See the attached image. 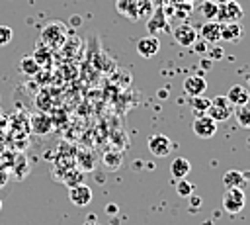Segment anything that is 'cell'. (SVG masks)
Listing matches in <instances>:
<instances>
[{"label":"cell","instance_id":"obj_1","mask_svg":"<svg viewBox=\"0 0 250 225\" xmlns=\"http://www.w3.org/2000/svg\"><path fill=\"white\" fill-rule=\"evenodd\" d=\"M39 41L43 45H47L51 51L61 47L66 41V25L62 22H49L43 29H41V37Z\"/></svg>","mask_w":250,"mask_h":225},{"label":"cell","instance_id":"obj_2","mask_svg":"<svg viewBox=\"0 0 250 225\" xmlns=\"http://www.w3.org/2000/svg\"><path fill=\"white\" fill-rule=\"evenodd\" d=\"M234 113V106L227 100V96H215L211 102H209V110H207V115L211 119H215L217 123L219 121H227L229 117H232Z\"/></svg>","mask_w":250,"mask_h":225},{"label":"cell","instance_id":"obj_3","mask_svg":"<svg viewBox=\"0 0 250 225\" xmlns=\"http://www.w3.org/2000/svg\"><path fill=\"white\" fill-rule=\"evenodd\" d=\"M246 205V196L242 192V188H227L223 194V207L227 213L234 215L240 213Z\"/></svg>","mask_w":250,"mask_h":225},{"label":"cell","instance_id":"obj_4","mask_svg":"<svg viewBox=\"0 0 250 225\" xmlns=\"http://www.w3.org/2000/svg\"><path fill=\"white\" fill-rule=\"evenodd\" d=\"M244 16L242 6L236 0L219 4V12H217V22L219 23H230V22H240Z\"/></svg>","mask_w":250,"mask_h":225},{"label":"cell","instance_id":"obj_5","mask_svg":"<svg viewBox=\"0 0 250 225\" xmlns=\"http://www.w3.org/2000/svg\"><path fill=\"white\" fill-rule=\"evenodd\" d=\"M191 129H193V133H195L197 137H201V139H211V137L217 133V121L211 119L207 113L195 115V119H193V123H191Z\"/></svg>","mask_w":250,"mask_h":225},{"label":"cell","instance_id":"obj_6","mask_svg":"<svg viewBox=\"0 0 250 225\" xmlns=\"http://www.w3.org/2000/svg\"><path fill=\"white\" fill-rule=\"evenodd\" d=\"M182 88H184V94L193 98V96H203L205 90H207V80L201 76V74H189L184 78L182 82Z\"/></svg>","mask_w":250,"mask_h":225},{"label":"cell","instance_id":"obj_7","mask_svg":"<svg viewBox=\"0 0 250 225\" xmlns=\"http://www.w3.org/2000/svg\"><path fill=\"white\" fill-rule=\"evenodd\" d=\"M172 35H174L176 43H180L182 47H191L197 41V37H199L197 29L193 25H189V23H180L178 27H174Z\"/></svg>","mask_w":250,"mask_h":225},{"label":"cell","instance_id":"obj_8","mask_svg":"<svg viewBox=\"0 0 250 225\" xmlns=\"http://www.w3.org/2000/svg\"><path fill=\"white\" fill-rule=\"evenodd\" d=\"M68 198H70V202L74 205L84 207V205H88L92 202V190L86 184H76V186L68 188Z\"/></svg>","mask_w":250,"mask_h":225},{"label":"cell","instance_id":"obj_9","mask_svg":"<svg viewBox=\"0 0 250 225\" xmlns=\"http://www.w3.org/2000/svg\"><path fill=\"white\" fill-rule=\"evenodd\" d=\"M158 51H160V41L156 35H146V37H141L137 41V53L145 59L154 57Z\"/></svg>","mask_w":250,"mask_h":225},{"label":"cell","instance_id":"obj_10","mask_svg":"<svg viewBox=\"0 0 250 225\" xmlns=\"http://www.w3.org/2000/svg\"><path fill=\"white\" fill-rule=\"evenodd\" d=\"M148 151L154 157H166L170 153V139L166 135H162V133L150 135L148 137Z\"/></svg>","mask_w":250,"mask_h":225},{"label":"cell","instance_id":"obj_11","mask_svg":"<svg viewBox=\"0 0 250 225\" xmlns=\"http://www.w3.org/2000/svg\"><path fill=\"white\" fill-rule=\"evenodd\" d=\"M244 35V27L240 22H230V23H221V39L229 43H238Z\"/></svg>","mask_w":250,"mask_h":225},{"label":"cell","instance_id":"obj_12","mask_svg":"<svg viewBox=\"0 0 250 225\" xmlns=\"http://www.w3.org/2000/svg\"><path fill=\"white\" fill-rule=\"evenodd\" d=\"M146 29H148V35H154L160 29L168 31V20H166L164 8H154V12L150 14V18L146 22Z\"/></svg>","mask_w":250,"mask_h":225},{"label":"cell","instance_id":"obj_13","mask_svg":"<svg viewBox=\"0 0 250 225\" xmlns=\"http://www.w3.org/2000/svg\"><path fill=\"white\" fill-rule=\"evenodd\" d=\"M197 35H201V39H203L205 43H219V41H221V23H219L217 20L205 22V23L201 25V29H199Z\"/></svg>","mask_w":250,"mask_h":225},{"label":"cell","instance_id":"obj_14","mask_svg":"<svg viewBox=\"0 0 250 225\" xmlns=\"http://www.w3.org/2000/svg\"><path fill=\"white\" fill-rule=\"evenodd\" d=\"M29 127H31V131L37 133V135H47V133L53 129V123H51V117H49V115H45V113H35V115H31V119H29Z\"/></svg>","mask_w":250,"mask_h":225},{"label":"cell","instance_id":"obj_15","mask_svg":"<svg viewBox=\"0 0 250 225\" xmlns=\"http://www.w3.org/2000/svg\"><path fill=\"white\" fill-rule=\"evenodd\" d=\"M227 100L236 108V106L246 104V102L250 100V94H248V90H246L244 86L234 84V86H230V88H229V92H227Z\"/></svg>","mask_w":250,"mask_h":225},{"label":"cell","instance_id":"obj_16","mask_svg":"<svg viewBox=\"0 0 250 225\" xmlns=\"http://www.w3.org/2000/svg\"><path fill=\"white\" fill-rule=\"evenodd\" d=\"M189 170H191V162H189L188 158H184V157H176V158L172 160V164H170V174H172L176 180L186 178V176L189 174Z\"/></svg>","mask_w":250,"mask_h":225},{"label":"cell","instance_id":"obj_17","mask_svg":"<svg viewBox=\"0 0 250 225\" xmlns=\"http://www.w3.org/2000/svg\"><path fill=\"white\" fill-rule=\"evenodd\" d=\"M115 8L121 16L129 18V20H139V8H137V0H115Z\"/></svg>","mask_w":250,"mask_h":225},{"label":"cell","instance_id":"obj_18","mask_svg":"<svg viewBox=\"0 0 250 225\" xmlns=\"http://www.w3.org/2000/svg\"><path fill=\"white\" fill-rule=\"evenodd\" d=\"M223 184H225V188H242L246 184V178H244V174L240 170L230 168V170H227L223 174Z\"/></svg>","mask_w":250,"mask_h":225},{"label":"cell","instance_id":"obj_19","mask_svg":"<svg viewBox=\"0 0 250 225\" xmlns=\"http://www.w3.org/2000/svg\"><path fill=\"white\" fill-rule=\"evenodd\" d=\"M217 12H219V4L213 2V0H203V2L199 4V14L203 16L205 22L217 20Z\"/></svg>","mask_w":250,"mask_h":225},{"label":"cell","instance_id":"obj_20","mask_svg":"<svg viewBox=\"0 0 250 225\" xmlns=\"http://www.w3.org/2000/svg\"><path fill=\"white\" fill-rule=\"evenodd\" d=\"M209 102H211V100H207L205 96H193V98L189 100V106H191L193 115H203V113H207Z\"/></svg>","mask_w":250,"mask_h":225},{"label":"cell","instance_id":"obj_21","mask_svg":"<svg viewBox=\"0 0 250 225\" xmlns=\"http://www.w3.org/2000/svg\"><path fill=\"white\" fill-rule=\"evenodd\" d=\"M236 121L240 127L250 129V100L242 106H236Z\"/></svg>","mask_w":250,"mask_h":225},{"label":"cell","instance_id":"obj_22","mask_svg":"<svg viewBox=\"0 0 250 225\" xmlns=\"http://www.w3.org/2000/svg\"><path fill=\"white\" fill-rule=\"evenodd\" d=\"M31 57H33V59L37 61V65H39V67H41V65H47V63H49V59H51V49H49L47 45H43V43L39 41Z\"/></svg>","mask_w":250,"mask_h":225},{"label":"cell","instance_id":"obj_23","mask_svg":"<svg viewBox=\"0 0 250 225\" xmlns=\"http://www.w3.org/2000/svg\"><path fill=\"white\" fill-rule=\"evenodd\" d=\"M20 68H21V72H23V74L33 76V74H37V72H39V68H41V67L37 65V61H35L31 55H27V57H23V59H21Z\"/></svg>","mask_w":250,"mask_h":225},{"label":"cell","instance_id":"obj_24","mask_svg":"<svg viewBox=\"0 0 250 225\" xmlns=\"http://www.w3.org/2000/svg\"><path fill=\"white\" fill-rule=\"evenodd\" d=\"M76 160H78V166H80V170H94V166H96V157H94V153H78V157H76Z\"/></svg>","mask_w":250,"mask_h":225},{"label":"cell","instance_id":"obj_25","mask_svg":"<svg viewBox=\"0 0 250 225\" xmlns=\"http://www.w3.org/2000/svg\"><path fill=\"white\" fill-rule=\"evenodd\" d=\"M104 162H105V166L109 168V170H117L119 168V164H121V153H117V151H113V153H105L104 155Z\"/></svg>","mask_w":250,"mask_h":225},{"label":"cell","instance_id":"obj_26","mask_svg":"<svg viewBox=\"0 0 250 225\" xmlns=\"http://www.w3.org/2000/svg\"><path fill=\"white\" fill-rule=\"evenodd\" d=\"M64 182L66 186H76V184H82V170H76V168H68V172L64 174Z\"/></svg>","mask_w":250,"mask_h":225},{"label":"cell","instance_id":"obj_27","mask_svg":"<svg viewBox=\"0 0 250 225\" xmlns=\"http://www.w3.org/2000/svg\"><path fill=\"white\" fill-rule=\"evenodd\" d=\"M176 192H178V196H182V198H189V196L193 194V184L188 182L186 178H182V180H178V184H176Z\"/></svg>","mask_w":250,"mask_h":225},{"label":"cell","instance_id":"obj_28","mask_svg":"<svg viewBox=\"0 0 250 225\" xmlns=\"http://www.w3.org/2000/svg\"><path fill=\"white\" fill-rule=\"evenodd\" d=\"M137 8H139V18L143 16H150L154 12L152 0H137Z\"/></svg>","mask_w":250,"mask_h":225},{"label":"cell","instance_id":"obj_29","mask_svg":"<svg viewBox=\"0 0 250 225\" xmlns=\"http://www.w3.org/2000/svg\"><path fill=\"white\" fill-rule=\"evenodd\" d=\"M12 37H14L12 27H8V25H0V47L8 45V43L12 41Z\"/></svg>","mask_w":250,"mask_h":225},{"label":"cell","instance_id":"obj_30","mask_svg":"<svg viewBox=\"0 0 250 225\" xmlns=\"http://www.w3.org/2000/svg\"><path fill=\"white\" fill-rule=\"evenodd\" d=\"M191 47H193V51H195V53H199V55L207 51V43H205L203 39H201V41H195V43H193Z\"/></svg>","mask_w":250,"mask_h":225},{"label":"cell","instance_id":"obj_31","mask_svg":"<svg viewBox=\"0 0 250 225\" xmlns=\"http://www.w3.org/2000/svg\"><path fill=\"white\" fill-rule=\"evenodd\" d=\"M6 182H8V172L0 166V188H4V186H6Z\"/></svg>","mask_w":250,"mask_h":225},{"label":"cell","instance_id":"obj_32","mask_svg":"<svg viewBox=\"0 0 250 225\" xmlns=\"http://www.w3.org/2000/svg\"><path fill=\"white\" fill-rule=\"evenodd\" d=\"M6 127H8V117L0 112V133H4V131H6Z\"/></svg>","mask_w":250,"mask_h":225},{"label":"cell","instance_id":"obj_33","mask_svg":"<svg viewBox=\"0 0 250 225\" xmlns=\"http://www.w3.org/2000/svg\"><path fill=\"white\" fill-rule=\"evenodd\" d=\"M211 55H213V59H211V61H219V57H223V49H221V47H219V49H213V53H211Z\"/></svg>","mask_w":250,"mask_h":225},{"label":"cell","instance_id":"obj_34","mask_svg":"<svg viewBox=\"0 0 250 225\" xmlns=\"http://www.w3.org/2000/svg\"><path fill=\"white\" fill-rule=\"evenodd\" d=\"M166 2H168V0H152V6H154V8H164Z\"/></svg>","mask_w":250,"mask_h":225},{"label":"cell","instance_id":"obj_35","mask_svg":"<svg viewBox=\"0 0 250 225\" xmlns=\"http://www.w3.org/2000/svg\"><path fill=\"white\" fill-rule=\"evenodd\" d=\"M189 202H191V207H197V205H199V198H197V196H193V194L189 196Z\"/></svg>","mask_w":250,"mask_h":225},{"label":"cell","instance_id":"obj_36","mask_svg":"<svg viewBox=\"0 0 250 225\" xmlns=\"http://www.w3.org/2000/svg\"><path fill=\"white\" fill-rule=\"evenodd\" d=\"M84 225H100V223H98V221H96V217L92 215V217H88V219L84 221Z\"/></svg>","mask_w":250,"mask_h":225},{"label":"cell","instance_id":"obj_37","mask_svg":"<svg viewBox=\"0 0 250 225\" xmlns=\"http://www.w3.org/2000/svg\"><path fill=\"white\" fill-rule=\"evenodd\" d=\"M105 211H107V213H109V211L113 213V211H117V207H115V205H107V207H105Z\"/></svg>","mask_w":250,"mask_h":225},{"label":"cell","instance_id":"obj_38","mask_svg":"<svg viewBox=\"0 0 250 225\" xmlns=\"http://www.w3.org/2000/svg\"><path fill=\"white\" fill-rule=\"evenodd\" d=\"M213 2H217V4H225V2H230V0H213Z\"/></svg>","mask_w":250,"mask_h":225},{"label":"cell","instance_id":"obj_39","mask_svg":"<svg viewBox=\"0 0 250 225\" xmlns=\"http://www.w3.org/2000/svg\"><path fill=\"white\" fill-rule=\"evenodd\" d=\"M0 209H2V200H0Z\"/></svg>","mask_w":250,"mask_h":225}]
</instances>
